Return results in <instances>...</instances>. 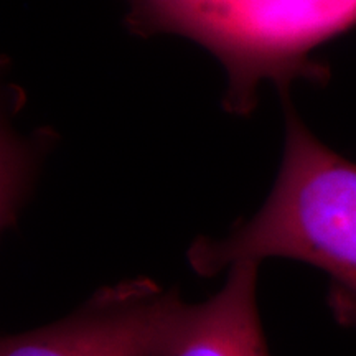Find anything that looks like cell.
<instances>
[{
    "mask_svg": "<svg viewBox=\"0 0 356 356\" xmlns=\"http://www.w3.org/2000/svg\"><path fill=\"white\" fill-rule=\"evenodd\" d=\"M267 257L322 269L337 322L356 328V163L322 144L289 99L282 165L266 203L226 238H200L188 249L191 269L207 277Z\"/></svg>",
    "mask_w": 356,
    "mask_h": 356,
    "instance_id": "6da1fadb",
    "label": "cell"
},
{
    "mask_svg": "<svg viewBox=\"0 0 356 356\" xmlns=\"http://www.w3.org/2000/svg\"><path fill=\"white\" fill-rule=\"evenodd\" d=\"M180 302L150 279L122 280L60 322L3 337L0 356H160Z\"/></svg>",
    "mask_w": 356,
    "mask_h": 356,
    "instance_id": "3957f363",
    "label": "cell"
},
{
    "mask_svg": "<svg viewBox=\"0 0 356 356\" xmlns=\"http://www.w3.org/2000/svg\"><path fill=\"white\" fill-rule=\"evenodd\" d=\"M127 25L139 35L175 33L213 53L228 74L222 106L248 115L257 88L284 96L297 79L323 84V44L356 29V0H127Z\"/></svg>",
    "mask_w": 356,
    "mask_h": 356,
    "instance_id": "7a4b0ae2",
    "label": "cell"
},
{
    "mask_svg": "<svg viewBox=\"0 0 356 356\" xmlns=\"http://www.w3.org/2000/svg\"><path fill=\"white\" fill-rule=\"evenodd\" d=\"M257 269L256 261L236 262L207 302L181 300L160 356H270L257 309Z\"/></svg>",
    "mask_w": 356,
    "mask_h": 356,
    "instance_id": "277c9868",
    "label": "cell"
}]
</instances>
